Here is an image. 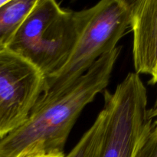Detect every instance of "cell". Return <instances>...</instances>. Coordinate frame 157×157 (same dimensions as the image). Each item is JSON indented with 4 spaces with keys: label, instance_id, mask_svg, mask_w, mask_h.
Listing matches in <instances>:
<instances>
[{
    "label": "cell",
    "instance_id": "obj_1",
    "mask_svg": "<svg viewBox=\"0 0 157 157\" xmlns=\"http://www.w3.org/2000/svg\"><path fill=\"white\" fill-rule=\"evenodd\" d=\"M121 47L100 58L68 87L53 94H41L25 122L0 140V157H15L33 145L46 156L64 157L69 134L84 107L104 90Z\"/></svg>",
    "mask_w": 157,
    "mask_h": 157
},
{
    "label": "cell",
    "instance_id": "obj_2",
    "mask_svg": "<svg viewBox=\"0 0 157 157\" xmlns=\"http://www.w3.org/2000/svg\"><path fill=\"white\" fill-rule=\"evenodd\" d=\"M78 32V11L62 9L54 0H36L7 49L29 61L46 80L66 64Z\"/></svg>",
    "mask_w": 157,
    "mask_h": 157
},
{
    "label": "cell",
    "instance_id": "obj_3",
    "mask_svg": "<svg viewBox=\"0 0 157 157\" xmlns=\"http://www.w3.org/2000/svg\"><path fill=\"white\" fill-rule=\"evenodd\" d=\"M128 0H103L78 11L79 32L64 67L44 80L41 94H53L75 82L102 56L117 48L130 25Z\"/></svg>",
    "mask_w": 157,
    "mask_h": 157
},
{
    "label": "cell",
    "instance_id": "obj_4",
    "mask_svg": "<svg viewBox=\"0 0 157 157\" xmlns=\"http://www.w3.org/2000/svg\"><path fill=\"white\" fill-rule=\"evenodd\" d=\"M107 124L100 157H133L153 108L139 75L129 73L113 93L104 90Z\"/></svg>",
    "mask_w": 157,
    "mask_h": 157
},
{
    "label": "cell",
    "instance_id": "obj_5",
    "mask_svg": "<svg viewBox=\"0 0 157 157\" xmlns=\"http://www.w3.org/2000/svg\"><path fill=\"white\" fill-rule=\"evenodd\" d=\"M44 78L11 51H0V140L21 127L43 93Z\"/></svg>",
    "mask_w": 157,
    "mask_h": 157
},
{
    "label": "cell",
    "instance_id": "obj_6",
    "mask_svg": "<svg viewBox=\"0 0 157 157\" xmlns=\"http://www.w3.org/2000/svg\"><path fill=\"white\" fill-rule=\"evenodd\" d=\"M130 5L135 73L150 76L148 84L154 86L157 81V0L130 1Z\"/></svg>",
    "mask_w": 157,
    "mask_h": 157
},
{
    "label": "cell",
    "instance_id": "obj_7",
    "mask_svg": "<svg viewBox=\"0 0 157 157\" xmlns=\"http://www.w3.org/2000/svg\"><path fill=\"white\" fill-rule=\"evenodd\" d=\"M36 0H7L0 6V51L7 49L19 25Z\"/></svg>",
    "mask_w": 157,
    "mask_h": 157
},
{
    "label": "cell",
    "instance_id": "obj_8",
    "mask_svg": "<svg viewBox=\"0 0 157 157\" xmlns=\"http://www.w3.org/2000/svg\"><path fill=\"white\" fill-rule=\"evenodd\" d=\"M107 124V114L103 109L93 125L81 138L73 150L64 157H100Z\"/></svg>",
    "mask_w": 157,
    "mask_h": 157
},
{
    "label": "cell",
    "instance_id": "obj_9",
    "mask_svg": "<svg viewBox=\"0 0 157 157\" xmlns=\"http://www.w3.org/2000/svg\"><path fill=\"white\" fill-rule=\"evenodd\" d=\"M156 107H153L142 136L138 143L133 157H157Z\"/></svg>",
    "mask_w": 157,
    "mask_h": 157
},
{
    "label": "cell",
    "instance_id": "obj_10",
    "mask_svg": "<svg viewBox=\"0 0 157 157\" xmlns=\"http://www.w3.org/2000/svg\"><path fill=\"white\" fill-rule=\"evenodd\" d=\"M15 157H51L46 156L38 145H33L25 149Z\"/></svg>",
    "mask_w": 157,
    "mask_h": 157
},
{
    "label": "cell",
    "instance_id": "obj_11",
    "mask_svg": "<svg viewBox=\"0 0 157 157\" xmlns=\"http://www.w3.org/2000/svg\"><path fill=\"white\" fill-rule=\"evenodd\" d=\"M6 1H7V0H0V6H1L2 5L4 4V3H6Z\"/></svg>",
    "mask_w": 157,
    "mask_h": 157
},
{
    "label": "cell",
    "instance_id": "obj_12",
    "mask_svg": "<svg viewBox=\"0 0 157 157\" xmlns=\"http://www.w3.org/2000/svg\"><path fill=\"white\" fill-rule=\"evenodd\" d=\"M51 157H58V156H51Z\"/></svg>",
    "mask_w": 157,
    "mask_h": 157
}]
</instances>
